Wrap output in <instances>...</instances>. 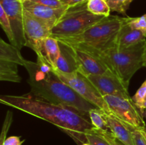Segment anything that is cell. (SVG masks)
I'll list each match as a JSON object with an SVG mask.
<instances>
[{
	"mask_svg": "<svg viewBox=\"0 0 146 145\" xmlns=\"http://www.w3.org/2000/svg\"><path fill=\"white\" fill-rule=\"evenodd\" d=\"M0 102L53 124L81 144L87 143L86 132L94 128L91 121L75 109L34 95H1Z\"/></svg>",
	"mask_w": 146,
	"mask_h": 145,
	"instance_id": "obj_1",
	"label": "cell"
},
{
	"mask_svg": "<svg viewBox=\"0 0 146 145\" xmlns=\"http://www.w3.org/2000/svg\"><path fill=\"white\" fill-rule=\"evenodd\" d=\"M24 67L28 72L27 82L34 96L55 105L74 109L85 117H88L89 111L96 107L63 82L54 71L43 72L36 63L27 60Z\"/></svg>",
	"mask_w": 146,
	"mask_h": 145,
	"instance_id": "obj_2",
	"label": "cell"
},
{
	"mask_svg": "<svg viewBox=\"0 0 146 145\" xmlns=\"http://www.w3.org/2000/svg\"><path fill=\"white\" fill-rule=\"evenodd\" d=\"M125 17H105L78 35L58 38L59 42L80 48L90 53H101L115 47L118 32Z\"/></svg>",
	"mask_w": 146,
	"mask_h": 145,
	"instance_id": "obj_3",
	"label": "cell"
},
{
	"mask_svg": "<svg viewBox=\"0 0 146 145\" xmlns=\"http://www.w3.org/2000/svg\"><path fill=\"white\" fill-rule=\"evenodd\" d=\"M145 43L146 41L141 43L125 50L114 47L104 52L89 53L99 58L113 73L129 86L132 77L143 67V53Z\"/></svg>",
	"mask_w": 146,
	"mask_h": 145,
	"instance_id": "obj_4",
	"label": "cell"
},
{
	"mask_svg": "<svg viewBox=\"0 0 146 145\" xmlns=\"http://www.w3.org/2000/svg\"><path fill=\"white\" fill-rule=\"evenodd\" d=\"M87 1L68 7L53 27L51 36L58 39L78 35L105 18L90 12L87 8Z\"/></svg>",
	"mask_w": 146,
	"mask_h": 145,
	"instance_id": "obj_5",
	"label": "cell"
},
{
	"mask_svg": "<svg viewBox=\"0 0 146 145\" xmlns=\"http://www.w3.org/2000/svg\"><path fill=\"white\" fill-rule=\"evenodd\" d=\"M53 71L63 82L71 87L80 96L86 100L90 103L93 104L97 108L102 109L107 113H111L109 107L104 97L101 96V94L85 75L79 72L67 74L59 72L56 70Z\"/></svg>",
	"mask_w": 146,
	"mask_h": 145,
	"instance_id": "obj_6",
	"label": "cell"
},
{
	"mask_svg": "<svg viewBox=\"0 0 146 145\" xmlns=\"http://www.w3.org/2000/svg\"><path fill=\"white\" fill-rule=\"evenodd\" d=\"M111 113L133 127L141 129L145 127L143 114L131 98H124L115 95L104 97Z\"/></svg>",
	"mask_w": 146,
	"mask_h": 145,
	"instance_id": "obj_7",
	"label": "cell"
},
{
	"mask_svg": "<svg viewBox=\"0 0 146 145\" xmlns=\"http://www.w3.org/2000/svg\"><path fill=\"white\" fill-rule=\"evenodd\" d=\"M24 29L27 41L26 46L31 48L37 57L44 56V41L47 38L51 36L52 28L24 9Z\"/></svg>",
	"mask_w": 146,
	"mask_h": 145,
	"instance_id": "obj_8",
	"label": "cell"
},
{
	"mask_svg": "<svg viewBox=\"0 0 146 145\" xmlns=\"http://www.w3.org/2000/svg\"><path fill=\"white\" fill-rule=\"evenodd\" d=\"M25 61L18 48L0 38V80L1 81L21 82L18 66H24Z\"/></svg>",
	"mask_w": 146,
	"mask_h": 145,
	"instance_id": "obj_9",
	"label": "cell"
},
{
	"mask_svg": "<svg viewBox=\"0 0 146 145\" xmlns=\"http://www.w3.org/2000/svg\"><path fill=\"white\" fill-rule=\"evenodd\" d=\"M85 76L95 87L101 96L115 95L124 98H131L128 92V86L113 72Z\"/></svg>",
	"mask_w": 146,
	"mask_h": 145,
	"instance_id": "obj_10",
	"label": "cell"
},
{
	"mask_svg": "<svg viewBox=\"0 0 146 145\" xmlns=\"http://www.w3.org/2000/svg\"><path fill=\"white\" fill-rule=\"evenodd\" d=\"M0 6L8 16L14 30L17 48L19 50L27 45L24 29V4L22 0H0Z\"/></svg>",
	"mask_w": 146,
	"mask_h": 145,
	"instance_id": "obj_11",
	"label": "cell"
},
{
	"mask_svg": "<svg viewBox=\"0 0 146 145\" xmlns=\"http://www.w3.org/2000/svg\"><path fill=\"white\" fill-rule=\"evenodd\" d=\"M69 46L72 49L73 53L76 60L78 67V72L84 75H103L111 72L99 58L84 50L71 45Z\"/></svg>",
	"mask_w": 146,
	"mask_h": 145,
	"instance_id": "obj_12",
	"label": "cell"
},
{
	"mask_svg": "<svg viewBox=\"0 0 146 145\" xmlns=\"http://www.w3.org/2000/svg\"><path fill=\"white\" fill-rule=\"evenodd\" d=\"M23 4H24V9L38 18V19L46 23L52 28L57 21L62 16L66 10L68 9V7L60 9L51 8L32 2L29 0L24 1Z\"/></svg>",
	"mask_w": 146,
	"mask_h": 145,
	"instance_id": "obj_13",
	"label": "cell"
},
{
	"mask_svg": "<svg viewBox=\"0 0 146 145\" xmlns=\"http://www.w3.org/2000/svg\"><path fill=\"white\" fill-rule=\"evenodd\" d=\"M145 41L146 35L142 31L131 28L125 23V16L123 24L117 36L115 48L119 50H125Z\"/></svg>",
	"mask_w": 146,
	"mask_h": 145,
	"instance_id": "obj_14",
	"label": "cell"
},
{
	"mask_svg": "<svg viewBox=\"0 0 146 145\" xmlns=\"http://www.w3.org/2000/svg\"><path fill=\"white\" fill-rule=\"evenodd\" d=\"M104 115L109 131L115 137L125 145H135L132 133L128 124L121 121L111 113L104 112Z\"/></svg>",
	"mask_w": 146,
	"mask_h": 145,
	"instance_id": "obj_15",
	"label": "cell"
},
{
	"mask_svg": "<svg viewBox=\"0 0 146 145\" xmlns=\"http://www.w3.org/2000/svg\"><path fill=\"white\" fill-rule=\"evenodd\" d=\"M59 42V41H58ZM61 55L55 63L53 70H56L64 73L71 74L78 72V67L72 49L68 45L59 42Z\"/></svg>",
	"mask_w": 146,
	"mask_h": 145,
	"instance_id": "obj_16",
	"label": "cell"
},
{
	"mask_svg": "<svg viewBox=\"0 0 146 145\" xmlns=\"http://www.w3.org/2000/svg\"><path fill=\"white\" fill-rule=\"evenodd\" d=\"M44 55L54 69L55 63L61 55L60 44L56 38L50 36L46 39L44 44Z\"/></svg>",
	"mask_w": 146,
	"mask_h": 145,
	"instance_id": "obj_17",
	"label": "cell"
},
{
	"mask_svg": "<svg viewBox=\"0 0 146 145\" xmlns=\"http://www.w3.org/2000/svg\"><path fill=\"white\" fill-rule=\"evenodd\" d=\"M87 8L92 14L97 16H109L111 10L106 0H88Z\"/></svg>",
	"mask_w": 146,
	"mask_h": 145,
	"instance_id": "obj_18",
	"label": "cell"
},
{
	"mask_svg": "<svg viewBox=\"0 0 146 145\" xmlns=\"http://www.w3.org/2000/svg\"><path fill=\"white\" fill-rule=\"evenodd\" d=\"M88 117L94 127L100 130L109 131L104 112L99 108H94L89 111Z\"/></svg>",
	"mask_w": 146,
	"mask_h": 145,
	"instance_id": "obj_19",
	"label": "cell"
},
{
	"mask_svg": "<svg viewBox=\"0 0 146 145\" xmlns=\"http://www.w3.org/2000/svg\"><path fill=\"white\" fill-rule=\"evenodd\" d=\"M0 24H1V26L4 30V33L7 35L9 44L17 48V43L16 41L15 35H14V30L11 26L9 18L1 6H0Z\"/></svg>",
	"mask_w": 146,
	"mask_h": 145,
	"instance_id": "obj_20",
	"label": "cell"
},
{
	"mask_svg": "<svg viewBox=\"0 0 146 145\" xmlns=\"http://www.w3.org/2000/svg\"><path fill=\"white\" fill-rule=\"evenodd\" d=\"M111 8V11H115L118 14L127 16V11L129 9L130 4L133 0H106Z\"/></svg>",
	"mask_w": 146,
	"mask_h": 145,
	"instance_id": "obj_21",
	"label": "cell"
},
{
	"mask_svg": "<svg viewBox=\"0 0 146 145\" xmlns=\"http://www.w3.org/2000/svg\"><path fill=\"white\" fill-rule=\"evenodd\" d=\"M125 23L131 28L142 31L146 35V14L139 17L125 16Z\"/></svg>",
	"mask_w": 146,
	"mask_h": 145,
	"instance_id": "obj_22",
	"label": "cell"
},
{
	"mask_svg": "<svg viewBox=\"0 0 146 145\" xmlns=\"http://www.w3.org/2000/svg\"><path fill=\"white\" fill-rule=\"evenodd\" d=\"M87 143L91 145H111V144L96 132L95 128L89 129L86 132Z\"/></svg>",
	"mask_w": 146,
	"mask_h": 145,
	"instance_id": "obj_23",
	"label": "cell"
},
{
	"mask_svg": "<svg viewBox=\"0 0 146 145\" xmlns=\"http://www.w3.org/2000/svg\"><path fill=\"white\" fill-rule=\"evenodd\" d=\"M146 98V80L143 82L141 86L140 87L139 89L137 90L135 95L132 98L133 101L134 103L136 105L138 109L141 110V113L144 115V109H143V104L145 102Z\"/></svg>",
	"mask_w": 146,
	"mask_h": 145,
	"instance_id": "obj_24",
	"label": "cell"
},
{
	"mask_svg": "<svg viewBox=\"0 0 146 145\" xmlns=\"http://www.w3.org/2000/svg\"><path fill=\"white\" fill-rule=\"evenodd\" d=\"M13 119V114L11 111H8L6 115L5 119H4V123H3L2 129H1V137H0V144L2 145L5 139H7V132H8L10 126L11 125Z\"/></svg>",
	"mask_w": 146,
	"mask_h": 145,
	"instance_id": "obj_25",
	"label": "cell"
},
{
	"mask_svg": "<svg viewBox=\"0 0 146 145\" xmlns=\"http://www.w3.org/2000/svg\"><path fill=\"white\" fill-rule=\"evenodd\" d=\"M29 1L41 4V5L45 6V7H51V8L60 9L68 7L66 6L61 0H29Z\"/></svg>",
	"mask_w": 146,
	"mask_h": 145,
	"instance_id": "obj_26",
	"label": "cell"
},
{
	"mask_svg": "<svg viewBox=\"0 0 146 145\" xmlns=\"http://www.w3.org/2000/svg\"><path fill=\"white\" fill-rule=\"evenodd\" d=\"M131 131L133 136V139L134 144L135 145H146V140L142 132L140 129H135L131 125H128Z\"/></svg>",
	"mask_w": 146,
	"mask_h": 145,
	"instance_id": "obj_27",
	"label": "cell"
},
{
	"mask_svg": "<svg viewBox=\"0 0 146 145\" xmlns=\"http://www.w3.org/2000/svg\"><path fill=\"white\" fill-rule=\"evenodd\" d=\"M95 129L99 134H101L103 137L105 138L111 144V145H125L123 142H121V141L118 140L116 137H115L114 135L110 131L100 130V129H96V128H95Z\"/></svg>",
	"mask_w": 146,
	"mask_h": 145,
	"instance_id": "obj_28",
	"label": "cell"
},
{
	"mask_svg": "<svg viewBox=\"0 0 146 145\" xmlns=\"http://www.w3.org/2000/svg\"><path fill=\"white\" fill-rule=\"evenodd\" d=\"M23 142L24 141H21L19 136H11L7 138L2 145H21Z\"/></svg>",
	"mask_w": 146,
	"mask_h": 145,
	"instance_id": "obj_29",
	"label": "cell"
},
{
	"mask_svg": "<svg viewBox=\"0 0 146 145\" xmlns=\"http://www.w3.org/2000/svg\"><path fill=\"white\" fill-rule=\"evenodd\" d=\"M88 0H62V2L67 7H73V6L86 2Z\"/></svg>",
	"mask_w": 146,
	"mask_h": 145,
	"instance_id": "obj_30",
	"label": "cell"
},
{
	"mask_svg": "<svg viewBox=\"0 0 146 145\" xmlns=\"http://www.w3.org/2000/svg\"><path fill=\"white\" fill-rule=\"evenodd\" d=\"M143 67L146 68V43L144 45L143 53Z\"/></svg>",
	"mask_w": 146,
	"mask_h": 145,
	"instance_id": "obj_31",
	"label": "cell"
},
{
	"mask_svg": "<svg viewBox=\"0 0 146 145\" xmlns=\"http://www.w3.org/2000/svg\"><path fill=\"white\" fill-rule=\"evenodd\" d=\"M140 130H141V132H142L143 134L144 137H145V140H146V132H144V131H143V130H142V129H140Z\"/></svg>",
	"mask_w": 146,
	"mask_h": 145,
	"instance_id": "obj_32",
	"label": "cell"
},
{
	"mask_svg": "<svg viewBox=\"0 0 146 145\" xmlns=\"http://www.w3.org/2000/svg\"><path fill=\"white\" fill-rule=\"evenodd\" d=\"M143 109H144V112H145V110L146 109V98L145 100V102H144V104H143Z\"/></svg>",
	"mask_w": 146,
	"mask_h": 145,
	"instance_id": "obj_33",
	"label": "cell"
},
{
	"mask_svg": "<svg viewBox=\"0 0 146 145\" xmlns=\"http://www.w3.org/2000/svg\"><path fill=\"white\" fill-rule=\"evenodd\" d=\"M142 129V130H143L144 132H146V126L145 127H143V129Z\"/></svg>",
	"mask_w": 146,
	"mask_h": 145,
	"instance_id": "obj_34",
	"label": "cell"
},
{
	"mask_svg": "<svg viewBox=\"0 0 146 145\" xmlns=\"http://www.w3.org/2000/svg\"><path fill=\"white\" fill-rule=\"evenodd\" d=\"M81 145H91V144H88V143H84V144H81Z\"/></svg>",
	"mask_w": 146,
	"mask_h": 145,
	"instance_id": "obj_35",
	"label": "cell"
},
{
	"mask_svg": "<svg viewBox=\"0 0 146 145\" xmlns=\"http://www.w3.org/2000/svg\"><path fill=\"white\" fill-rule=\"evenodd\" d=\"M144 116H145L146 117V109L145 110V112H144Z\"/></svg>",
	"mask_w": 146,
	"mask_h": 145,
	"instance_id": "obj_36",
	"label": "cell"
},
{
	"mask_svg": "<svg viewBox=\"0 0 146 145\" xmlns=\"http://www.w3.org/2000/svg\"><path fill=\"white\" fill-rule=\"evenodd\" d=\"M23 1V2H24V1H27V0H22Z\"/></svg>",
	"mask_w": 146,
	"mask_h": 145,
	"instance_id": "obj_37",
	"label": "cell"
},
{
	"mask_svg": "<svg viewBox=\"0 0 146 145\" xmlns=\"http://www.w3.org/2000/svg\"><path fill=\"white\" fill-rule=\"evenodd\" d=\"M61 1H62V0H61Z\"/></svg>",
	"mask_w": 146,
	"mask_h": 145,
	"instance_id": "obj_38",
	"label": "cell"
}]
</instances>
